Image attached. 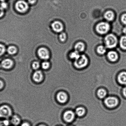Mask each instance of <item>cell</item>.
Here are the masks:
<instances>
[{"label": "cell", "instance_id": "obj_1", "mask_svg": "<svg viewBox=\"0 0 126 126\" xmlns=\"http://www.w3.org/2000/svg\"><path fill=\"white\" fill-rule=\"evenodd\" d=\"M118 98L113 96H109L105 99L104 103L106 107L109 108H113L116 107L119 104Z\"/></svg>", "mask_w": 126, "mask_h": 126}, {"label": "cell", "instance_id": "obj_2", "mask_svg": "<svg viewBox=\"0 0 126 126\" xmlns=\"http://www.w3.org/2000/svg\"><path fill=\"white\" fill-rule=\"evenodd\" d=\"M105 42L107 47L111 48L116 46L118 41L115 36L110 34L106 36L105 38Z\"/></svg>", "mask_w": 126, "mask_h": 126}, {"label": "cell", "instance_id": "obj_3", "mask_svg": "<svg viewBox=\"0 0 126 126\" xmlns=\"http://www.w3.org/2000/svg\"><path fill=\"white\" fill-rule=\"evenodd\" d=\"M88 63V60L84 55H80L78 59L75 60L74 65L78 69H82L85 67Z\"/></svg>", "mask_w": 126, "mask_h": 126}, {"label": "cell", "instance_id": "obj_4", "mask_svg": "<svg viewBox=\"0 0 126 126\" xmlns=\"http://www.w3.org/2000/svg\"><path fill=\"white\" fill-rule=\"evenodd\" d=\"M110 28L109 24L106 22H101L97 25L96 30L98 33L101 34H106L109 31Z\"/></svg>", "mask_w": 126, "mask_h": 126}, {"label": "cell", "instance_id": "obj_5", "mask_svg": "<svg viewBox=\"0 0 126 126\" xmlns=\"http://www.w3.org/2000/svg\"><path fill=\"white\" fill-rule=\"evenodd\" d=\"M16 9L21 13H24L28 8V5L26 2L22 0L17 1L16 4Z\"/></svg>", "mask_w": 126, "mask_h": 126}, {"label": "cell", "instance_id": "obj_6", "mask_svg": "<svg viewBox=\"0 0 126 126\" xmlns=\"http://www.w3.org/2000/svg\"><path fill=\"white\" fill-rule=\"evenodd\" d=\"M12 114V111L8 106L4 105L0 107V118H7Z\"/></svg>", "mask_w": 126, "mask_h": 126}, {"label": "cell", "instance_id": "obj_7", "mask_svg": "<svg viewBox=\"0 0 126 126\" xmlns=\"http://www.w3.org/2000/svg\"><path fill=\"white\" fill-rule=\"evenodd\" d=\"M75 117V113L72 110L66 111L64 114V120L68 123H71L72 122L74 119Z\"/></svg>", "mask_w": 126, "mask_h": 126}, {"label": "cell", "instance_id": "obj_8", "mask_svg": "<svg viewBox=\"0 0 126 126\" xmlns=\"http://www.w3.org/2000/svg\"><path fill=\"white\" fill-rule=\"evenodd\" d=\"M38 54L39 57L43 60H47L49 58V51L45 48H41L38 50Z\"/></svg>", "mask_w": 126, "mask_h": 126}, {"label": "cell", "instance_id": "obj_9", "mask_svg": "<svg viewBox=\"0 0 126 126\" xmlns=\"http://www.w3.org/2000/svg\"><path fill=\"white\" fill-rule=\"evenodd\" d=\"M52 27L53 30L56 32H60L62 31L63 29L62 23L58 21H56L53 23Z\"/></svg>", "mask_w": 126, "mask_h": 126}, {"label": "cell", "instance_id": "obj_10", "mask_svg": "<svg viewBox=\"0 0 126 126\" xmlns=\"http://www.w3.org/2000/svg\"><path fill=\"white\" fill-rule=\"evenodd\" d=\"M117 80L121 85H126V72L123 71L120 73L117 77Z\"/></svg>", "mask_w": 126, "mask_h": 126}, {"label": "cell", "instance_id": "obj_11", "mask_svg": "<svg viewBox=\"0 0 126 126\" xmlns=\"http://www.w3.org/2000/svg\"><path fill=\"white\" fill-rule=\"evenodd\" d=\"M57 98L59 102L63 103H65L67 100L68 96L65 92H60L58 93Z\"/></svg>", "mask_w": 126, "mask_h": 126}, {"label": "cell", "instance_id": "obj_12", "mask_svg": "<svg viewBox=\"0 0 126 126\" xmlns=\"http://www.w3.org/2000/svg\"><path fill=\"white\" fill-rule=\"evenodd\" d=\"M1 64L2 67L5 69H8L12 67L13 65V62L12 60L7 59L3 60Z\"/></svg>", "mask_w": 126, "mask_h": 126}, {"label": "cell", "instance_id": "obj_13", "mask_svg": "<svg viewBox=\"0 0 126 126\" xmlns=\"http://www.w3.org/2000/svg\"><path fill=\"white\" fill-rule=\"evenodd\" d=\"M108 57L110 61L112 62H115L117 61L118 58V54L115 52L110 51L108 53Z\"/></svg>", "mask_w": 126, "mask_h": 126}, {"label": "cell", "instance_id": "obj_14", "mask_svg": "<svg viewBox=\"0 0 126 126\" xmlns=\"http://www.w3.org/2000/svg\"><path fill=\"white\" fill-rule=\"evenodd\" d=\"M33 79L36 82H40L43 79V75L41 72L40 71H36L33 75Z\"/></svg>", "mask_w": 126, "mask_h": 126}, {"label": "cell", "instance_id": "obj_15", "mask_svg": "<svg viewBox=\"0 0 126 126\" xmlns=\"http://www.w3.org/2000/svg\"><path fill=\"white\" fill-rule=\"evenodd\" d=\"M107 91L105 89L100 88L97 91V95L100 99H102L106 97L107 94Z\"/></svg>", "mask_w": 126, "mask_h": 126}, {"label": "cell", "instance_id": "obj_16", "mask_svg": "<svg viewBox=\"0 0 126 126\" xmlns=\"http://www.w3.org/2000/svg\"><path fill=\"white\" fill-rule=\"evenodd\" d=\"M75 113L76 115L79 117H82L86 113V110L83 107H78L75 109Z\"/></svg>", "mask_w": 126, "mask_h": 126}, {"label": "cell", "instance_id": "obj_17", "mask_svg": "<svg viewBox=\"0 0 126 126\" xmlns=\"http://www.w3.org/2000/svg\"><path fill=\"white\" fill-rule=\"evenodd\" d=\"M85 47V45L82 42L78 43L75 46V51H77L79 53L81 52L84 50Z\"/></svg>", "mask_w": 126, "mask_h": 126}, {"label": "cell", "instance_id": "obj_18", "mask_svg": "<svg viewBox=\"0 0 126 126\" xmlns=\"http://www.w3.org/2000/svg\"><path fill=\"white\" fill-rule=\"evenodd\" d=\"M104 17L107 20L109 21H112L114 18V14L112 11H108L105 13Z\"/></svg>", "mask_w": 126, "mask_h": 126}, {"label": "cell", "instance_id": "obj_19", "mask_svg": "<svg viewBox=\"0 0 126 126\" xmlns=\"http://www.w3.org/2000/svg\"><path fill=\"white\" fill-rule=\"evenodd\" d=\"M120 45L122 48L126 50V36H124L121 38Z\"/></svg>", "mask_w": 126, "mask_h": 126}, {"label": "cell", "instance_id": "obj_20", "mask_svg": "<svg viewBox=\"0 0 126 126\" xmlns=\"http://www.w3.org/2000/svg\"><path fill=\"white\" fill-rule=\"evenodd\" d=\"M12 123L14 125H18L20 122V120L17 116H13L11 120Z\"/></svg>", "mask_w": 126, "mask_h": 126}, {"label": "cell", "instance_id": "obj_21", "mask_svg": "<svg viewBox=\"0 0 126 126\" xmlns=\"http://www.w3.org/2000/svg\"><path fill=\"white\" fill-rule=\"evenodd\" d=\"M17 49L14 46H10L7 49V52L9 54L11 55H13L16 54L17 52Z\"/></svg>", "mask_w": 126, "mask_h": 126}, {"label": "cell", "instance_id": "obj_22", "mask_svg": "<svg viewBox=\"0 0 126 126\" xmlns=\"http://www.w3.org/2000/svg\"><path fill=\"white\" fill-rule=\"evenodd\" d=\"M80 55H79V52L75 51L71 53L70 55L71 58L76 60L79 57Z\"/></svg>", "mask_w": 126, "mask_h": 126}, {"label": "cell", "instance_id": "obj_23", "mask_svg": "<svg viewBox=\"0 0 126 126\" xmlns=\"http://www.w3.org/2000/svg\"><path fill=\"white\" fill-rule=\"evenodd\" d=\"M106 49L104 46H99L97 48V52L100 54H104L106 52Z\"/></svg>", "mask_w": 126, "mask_h": 126}, {"label": "cell", "instance_id": "obj_24", "mask_svg": "<svg viewBox=\"0 0 126 126\" xmlns=\"http://www.w3.org/2000/svg\"><path fill=\"white\" fill-rule=\"evenodd\" d=\"M59 38L61 41H65L66 39V34L65 33H62L59 36Z\"/></svg>", "mask_w": 126, "mask_h": 126}, {"label": "cell", "instance_id": "obj_25", "mask_svg": "<svg viewBox=\"0 0 126 126\" xmlns=\"http://www.w3.org/2000/svg\"><path fill=\"white\" fill-rule=\"evenodd\" d=\"M9 125V122L7 120L0 121V126H8Z\"/></svg>", "mask_w": 126, "mask_h": 126}, {"label": "cell", "instance_id": "obj_26", "mask_svg": "<svg viewBox=\"0 0 126 126\" xmlns=\"http://www.w3.org/2000/svg\"><path fill=\"white\" fill-rule=\"evenodd\" d=\"M5 50V47L2 44H0V56L4 53Z\"/></svg>", "mask_w": 126, "mask_h": 126}, {"label": "cell", "instance_id": "obj_27", "mask_svg": "<svg viewBox=\"0 0 126 126\" xmlns=\"http://www.w3.org/2000/svg\"><path fill=\"white\" fill-rule=\"evenodd\" d=\"M42 67L44 69H47L49 67V63L45 62H43L42 64Z\"/></svg>", "mask_w": 126, "mask_h": 126}, {"label": "cell", "instance_id": "obj_28", "mask_svg": "<svg viewBox=\"0 0 126 126\" xmlns=\"http://www.w3.org/2000/svg\"><path fill=\"white\" fill-rule=\"evenodd\" d=\"M33 67V69L36 70L39 68V63L37 62H35L33 63V65H32Z\"/></svg>", "mask_w": 126, "mask_h": 126}, {"label": "cell", "instance_id": "obj_29", "mask_svg": "<svg viewBox=\"0 0 126 126\" xmlns=\"http://www.w3.org/2000/svg\"><path fill=\"white\" fill-rule=\"evenodd\" d=\"M0 7L3 10L7 8V3L4 2H2L0 5Z\"/></svg>", "mask_w": 126, "mask_h": 126}, {"label": "cell", "instance_id": "obj_30", "mask_svg": "<svg viewBox=\"0 0 126 126\" xmlns=\"http://www.w3.org/2000/svg\"><path fill=\"white\" fill-rule=\"evenodd\" d=\"M121 20L123 24L126 25V14H125L122 16Z\"/></svg>", "mask_w": 126, "mask_h": 126}, {"label": "cell", "instance_id": "obj_31", "mask_svg": "<svg viewBox=\"0 0 126 126\" xmlns=\"http://www.w3.org/2000/svg\"><path fill=\"white\" fill-rule=\"evenodd\" d=\"M4 13L3 9L0 7V18L2 16Z\"/></svg>", "mask_w": 126, "mask_h": 126}, {"label": "cell", "instance_id": "obj_32", "mask_svg": "<svg viewBox=\"0 0 126 126\" xmlns=\"http://www.w3.org/2000/svg\"><path fill=\"white\" fill-rule=\"evenodd\" d=\"M123 95L125 97H126V87H125L123 88Z\"/></svg>", "mask_w": 126, "mask_h": 126}, {"label": "cell", "instance_id": "obj_33", "mask_svg": "<svg viewBox=\"0 0 126 126\" xmlns=\"http://www.w3.org/2000/svg\"><path fill=\"white\" fill-rule=\"evenodd\" d=\"M28 2L31 4H33L36 2V0H28Z\"/></svg>", "mask_w": 126, "mask_h": 126}, {"label": "cell", "instance_id": "obj_34", "mask_svg": "<svg viewBox=\"0 0 126 126\" xmlns=\"http://www.w3.org/2000/svg\"><path fill=\"white\" fill-rule=\"evenodd\" d=\"M3 82L1 80H0V89H2L3 87Z\"/></svg>", "mask_w": 126, "mask_h": 126}, {"label": "cell", "instance_id": "obj_35", "mask_svg": "<svg viewBox=\"0 0 126 126\" xmlns=\"http://www.w3.org/2000/svg\"><path fill=\"white\" fill-rule=\"evenodd\" d=\"M21 126H29V124H28V123H23Z\"/></svg>", "mask_w": 126, "mask_h": 126}, {"label": "cell", "instance_id": "obj_36", "mask_svg": "<svg viewBox=\"0 0 126 126\" xmlns=\"http://www.w3.org/2000/svg\"><path fill=\"white\" fill-rule=\"evenodd\" d=\"M123 32L125 34H126V27L124 28L123 30Z\"/></svg>", "mask_w": 126, "mask_h": 126}, {"label": "cell", "instance_id": "obj_37", "mask_svg": "<svg viewBox=\"0 0 126 126\" xmlns=\"http://www.w3.org/2000/svg\"><path fill=\"white\" fill-rule=\"evenodd\" d=\"M5 0H0V1H1V2H4Z\"/></svg>", "mask_w": 126, "mask_h": 126}, {"label": "cell", "instance_id": "obj_38", "mask_svg": "<svg viewBox=\"0 0 126 126\" xmlns=\"http://www.w3.org/2000/svg\"><path fill=\"white\" fill-rule=\"evenodd\" d=\"M44 126V125H40V126Z\"/></svg>", "mask_w": 126, "mask_h": 126}, {"label": "cell", "instance_id": "obj_39", "mask_svg": "<svg viewBox=\"0 0 126 126\" xmlns=\"http://www.w3.org/2000/svg\"></svg>", "mask_w": 126, "mask_h": 126}]
</instances>
